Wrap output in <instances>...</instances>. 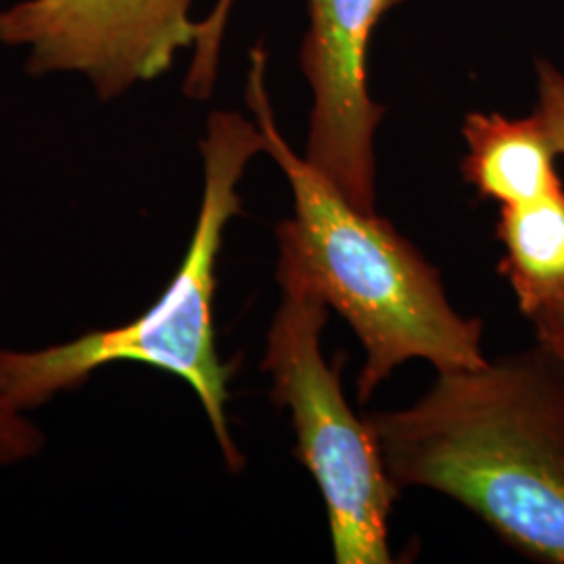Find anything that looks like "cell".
Wrapping results in <instances>:
<instances>
[{
    "label": "cell",
    "instance_id": "obj_10",
    "mask_svg": "<svg viewBox=\"0 0 564 564\" xmlns=\"http://www.w3.org/2000/svg\"><path fill=\"white\" fill-rule=\"evenodd\" d=\"M538 74V107L558 155H564V76L550 61L535 63Z\"/></svg>",
    "mask_w": 564,
    "mask_h": 564
},
{
    "label": "cell",
    "instance_id": "obj_5",
    "mask_svg": "<svg viewBox=\"0 0 564 564\" xmlns=\"http://www.w3.org/2000/svg\"><path fill=\"white\" fill-rule=\"evenodd\" d=\"M195 0H18L0 9V44L30 76H82L102 102L163 76L193 48Z\"/></svg>",
    "mask_w": 564,
    "mask_h": 564
},
{
    "label": "cell",
    "instance_id": "obj_8",
    "mask_svg": "<svg viewBox=\"0 0 564 564\" xmlns=\"http://www.w3.org/2000/svg\"><path fill=\"white\" fill-rule=\"evenodd\" d=\"M496 237L505 247L498 270L524 316L564 297V188L523 205H502Z\"/></svg>",
    "mask_w": 564,
    "mask_h": 564
},
{
    "label": "cell",
    "instance_id": "obj_11",
    "mask_svg": "<svg viewBox=\"0 0 564 564\" xmlns=\"http://www.w3.org/2000/svg\"><path fill=\"white\" fill-rule=\"evenodd\" d=\"M42 445V435L28 423V419L11 410L0 395V466L20 463L36 454Z\"/></svg>",
    "mask_w": 564,
    "mask_h": 564
},
{
    "label": "cell",
    "instance_id": "obj_12",
    "mask_svg": "<svg viewBox=\"0 0 564 564\" xmlns=\"http://www.w3.org/2000/svg\"><path fill=\"white\" fill-rule=\"evenodd\" d=\"M527 318L535 328L538 343L545 347L564 368V297L545 303Z\"/></svg>",
    "mask_w": 564,
    "mask_h": 564
},
{
    "label": "cell",
    "instance_id": "obj_2",
    "mask_svg": "<svg viewBox=\"0 0 564 564\" xmlns=\"http://www.w3.org/2000/svg\"><path fill=\"white\" fill-rule=\"evenodd\" d=\"M265 67L268 53L258 44L249 53L247 105L293 193V218L276 226V276L300 282L351 326L366 356L360 402L410 360L437 372L485 366L484 323L454 310L437 268L377 212L356 209L282 139Z\"/></svg>",
    "mask_w": 564,
    "mask_h": 564
},
{
    "label": "cell",
    "instance_id": "obj_6",
    "mask_svg": "<svg viewBox=\"0 0 564 564\" xmlns=\"http://www.w3.org/2000/svg\"><path fill=\"white\" fill-rule=\"evenodd\" d=\"M403 0H307L300 63L312 88L305 160L364 214H375V137L384 109L368 90L372 34Z\"/></svg>",
    "mask_w": 564,
    "mask_h": 564
},
{
    "label": "cell",
    "instance_id": "obj_4",
    "mask_svg": "<svg viewBox=\"0 0 564 564\" xmlns=\"http://www.w3.org/2000/svg\"><path fill=\"white\" fill-rule=\"evenodd\" d=\"M263 372L272 402L291 412L297 458L323 491L337 564H389V519L398 489L384 473L377 440L343 393L339 368L324 360L328 305L293 279L276 276Z\"/></svg>",
    "mask_w": 564,
    "mask_h": 564
},
{
    "label": "cell",
    "instance_id": "obj_7",
    "mask_svg": "<svg viewBox=\"0 0 564 564\" xmlns=\"http://www.w3.org/2000/svg\"><path fill=\"white\" fill-rule=\"evenodd\" d=\"M463 137L464 181L481 199L523 205L563 188L554 165L558 153L538 111L527 118L473 111Z\"/></svg>",
    "mask_w": 564,
    "mask_h": 564
},
{
    "label": "cell",
    "instance_id": "obj_3",
    "mask_svg": "<svg viewBox=\"0 0 564 564\" xmlns=\"http://www.w3.org/2000/svg\"><path fill=\"white\" fill-rule=\"evenodd\" d=\"M203 197L197 224L178 272L142 316L74 341L34 351L0 349V395L15 412L41 408L61 391L80 387L107 364L153 366L188 384L220 445L224 463L239 473L241 449L226 419L230 366L223 364L214 333L216 263L224 230L239 216V184L247 165L265 153V137L256 120L239 111H214L202 139Z\"/></svg>",
    "mask_w": 564,
    "mask_h": 564
},
{
    "label": "cell",
    "instance_id": "obj_1",
    "mask_svg": "<svg viewBox=\"0 0 564 564\" xmlns=\"http://www.w3.org/2000/svg\"><path fill=\"white\" fill-rule=\"evenodd\" d=\"M366 423L398 491L444 494L527 558L564 564V368L540 343L440 372Z\"/></svg>",
    "mask_w": 564,
    "mask_h": 564
},
{
    "label": "cell",
    "instance_id": "obj_9",
    "mask_svg": "<svg viewBox=\"0 0 564 564\" xmlns=\"http://www.w3.org/2000/svg\"><path fill=\"white\" fill-rule=\"evenodd\" d=\"M235 0H216L214 9L199 21V36L193 46V61L184 80V95L193 101H207L214 93L220 67L224 32Z\"/></svg>",
    "mask_w": 564,
    "mask_h": 564
}]
</instances>
